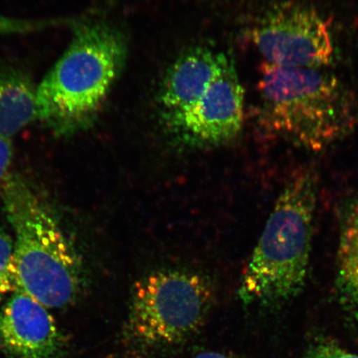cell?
<instances>
[{
    "label": "cell",
    "mask_w": 358,
    "mask_h": 358,
    "mask_svg": "<svg viewBox=\"0 0 358 358\" xmlns=\"http://www.w3.org/2000/svg\"><path fill=\"white\" fill-rule=\"evenodd\" d=\"M16 290L13 241L0 226V302Z\"/></svg>",
    "instance_id": "obj_12"
},
{
    "label": "cell",
    "mask_w": 358,
    "mask_h": 358,
    "mask_svg": "<svg viewBox=\"0 0 358 358\" xmlns=\"http://www.w3.org/2000/svg\"><path fill=\"white\" fill-rule=\"evenodd\" d=\"M335 288L340 306L352 323L358 325V196L343 215Z\"/></svg>",
    "instance_id": "obj_11"
},
{
    "label": "cell",
    "mask_w": 358,
    "mask_h": 358,
    "mask_svg": "<svg viewBox=\"0 0 358 358\" xmlns=\"http://www.w3.org/2000/svg\"><path fill=\"white\" fill-rule=\"evenodd\" d=\"M317 182L310 171L286 183L241 276L245 303L278 306L296 297L310 267Z\"/></svg>",
    "instance_id": "obj_4"
},
{
    "label": "cell",
    "mask_w": 358,
    "mask_h": 358,
    "mask_svg": "<svg viewBox=\"0 0 358 358\" xmlns=\"http://www.w3.org/2000/svg\"><path fill=\"white\" fill-rule=\"evenodd\" d=\"M73 19L27 20L0 15V36L37 32L51 27L71 24Z\"/></svg>",
    "instance_id": "obj_13"
},
{
    "label": "cell",
    "mask_w": 358,
    "mask_h": 358,
    "mask_svg": "<svg viewBox=\"0 0 358 358\" xmlns=\"http://www.w3.org/2000/svg\"><path fill=\"white\" fill-rule=\"evenodd\" d=\"M303 358H358V355L346 351L337 344L323 342L308 349Z\"/></svg>",
    "instance_id": "obj_14"
},
{
    "label": "cell",
    "mask_w": 358,
    "mask_h": 358,
    "mask_svg": "<svg viewBox=\"0 0 358 358\" xmlns=\"http://www.w3.org/2000/svg\"><path fill=\"white\" fill-rule=\"evenodd\" d=\"M13 157L10 140L0 137V185L10 177V169Z\"/></svg>",
    "instance_id": "obj_15"
},
{
    "label": "cell",
    "mask_w": 358,
    "mask_h": 358,
    "mask_svg": "<svg viewBox=\"0 0 358 358\" xmlns=\"http://www.w3.org/2000/svg\"><path fill=\"white\" fill-rule=\"evenodd\" d=\"M37 89L25 71L0 67V137L10 140L38 120Z\"/></svg>",
    "instance_id": "obj_10"
},
{
    "label": "cell",
    "mask_w": 358,
    "mask_h": 358,
    "mask_svg": "<svg viewBox=\"0 0 358 358\" xmlns=\"http://www.w3.org/2000/svg\"><path fill=\"white\" fill-rule=\"evenodd\" d=\"M0 345L8 358H66V338L47 308L16 289L0 312Z\"/></svg>",
    "instance_id": "obj_8"
},
{
    "label": "cell",
    "mask_w": 358,
    "mask_h": 358,
    "mask_svg": "<svg viewBox=\"0 0 358 358\" xmlns=\"http://www.w3.org/2000/svg\"><path fill=\"white\" fill-rule=\"evenodd\" d=\"M244 90L234 62L227 57L207 91L186 113L164 127L189 148L219 146L234 140L243 123Z\"/></svg>",
    "instance_id": "obj_7"
},
{
    "label": "cell",
    "mask_w": 358,
    "mask_h": 358,
    "mask_svg": "<svg viewBox=\"0 0 358 358\" xmlns=\"http://www.w3.org/2000/svg\"><path fill=\"white\" fill-rule=\"evenodd\" d=\"M259 124L267 133L320 150L358 125V101L345 84L323 69L262 66Z\"/></svg>",
    "instance_id": "obj_2"
},
{
    "label": "cell",
    "mask_w": 358,
    "mask_h": 358,
    "mask_svg": "<svg viewBox=\"0 0 358 358\" xmlns=\"http://www.w3.org/2000/svg\"><path fill=\"white\" fill-rule=\"evenodd\" d=\"M227 55L198 47L183 53L169 67L159 93L163 127L180 118L207 91L220 71Z\"/></svg>",
    "instance_id": "obj_9"
},
{
    "label": "cell",
    "mask_w": 358,
    "mask_h": 358,
    "mask_svg": "<svg viewBox=\"0 0 358 358\" xmlns=\"http://www.w3.org/2000/svg\"><path fill=\"white\" fill-rule=\"evenodd\" d=\"M213 301L211 283L198 273L150 272L133 286L127 334L147 347L181 343L203 325Z\"/></svg>",
    "instance_id": "obj_5"
},
{
    "label": "cell",
    "mask_w": 358,
    "mask_h": 358,
    "mask_svg": "<svg viewBox=\"0 0 358 358\" xmlns=\"http://www.w3.org/2000/svg\"><path fill=\"white\" fill-rule=\"evenodd\" d=\"M69 48L37 89L38 120L58 137L95 123L127 57L124 36L110 22L75 20Z\"/></svg>",
    "instance_id": "obj_1"
},
{
    "label": "cell",
    "mask_w": 358,
    "mask_h": 358,
    "mask_svg": "<svg viewBox=\"0 0 358 358\" xmlns=\"http://www.w3.org/2000/svg\"><path fill=\"white\" fill-rule=\"evenodd\" d=\"M194 358H236L234 355H229V353L216 352V351H208L199 353V355L195 356Z\"/></svg>",
    "instance_id": "obj_16"
},
{
    "label": "cell",
    "mask_w": 358,
    "mask_h": 358,
    "mask_svg": "<svg viewBox=\"0 0 358 358\" xmlns=\"http://www.w3.org/2000/svg\"><path fill=\"white\" fill-rule=\"evenodd\" d=\"M255 46L268 64L301 69H323L334 60L332 29L321 13L306 3L273 6L255 25Z\"/></svg>",
    "instance_id": "obj_6"
},
{
    "label": "cell",
    "mask_w": 358,
    "mask_h": 358,
    "mask_svg": "<svg viewBox=\"0 0 358 358\" xmlns=\"http://www.w3.org/2000/svg\"><path fill=\"white\" fill-rule=\"evenodd\" d=\"M0 196L15 231L16 289L47 308L73 303L83 289V264L55 217L20 177L10 174Z\"/></svg>",
    "instance_id": "obj_3"
}]
</instances>
